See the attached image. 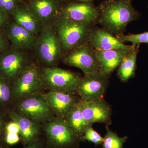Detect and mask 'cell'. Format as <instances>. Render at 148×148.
<instances>
[{
  "mask_svg": "<svg viewBox=\"0 0 148 148\" xmlns=\"http://www.w3.org/2000/svg\"><path fill=\"white\" fill-rule=\"evenodd\" d=\"M83 116L87 124L92 125L95 123H109L110 120L111 110L104 100L79 102Z\"/></svg>",
  "mask_w": 148,
  "mask_h": 148,
  "instance_id": "4fadbf2b",
  "label": "cell"
},
{
  "mask_svg": "<svg viewBox=\"0 0 148 148\" xmlns=\"http://www.w3.org/2000/svg\"><path fill=\"white\" fill-rule=\"evenodd\" d=\"M3 129V121L2 118L0 116V137L2 134Z\"/></svg>",
  "mask_w": 148,
  "mask_h": 148,
  "instance_id": "1f68e13d",
  "label": "cell"
},
{
  "mask_svg": "<svg viewBox=\"0 0 148 148\" xmlns=\"http://www.w3.org/2000/svg\"><path fill=\"white\" fill-rule=\"evenodd\" d=\"M61 12L68 19L77 23L89 24L99 16V9L90 3L64 1Z\"/></svg>",
  "mask_w": 148,
  "mask_h": 148,
  "instance_id": "7c38bea8",
  "label": "cell"
},
{
  "mask_svg": "<svg viewBox=\"0 0 148 148\" xmlns=\"http://www.w3.org/2000/svg\"><path fill=\"white\" fill-rule=\"evenodd\" d=\"M88 39L96 50L131 49L136 46L125 45L108 32L100 29L90 32Z\"/></svg>",
  "mask_w": 148,
  "mask_h": 148,
  "instance_id": "e0dca14e",
  "label": "cell"
},
{
  "mask_svg": "<svg viewBox=\"0 0 148 148\" xmlns=\"http://www.w3.org/2000/svg\"><path fill=\"white\" fill-rule=\"evenodd\" d=\"M12 98V87L10 83L0 75V104L6 105Z\"/></svg>",
  "mask_w": 148,
  "mask_h": 148,
  "instance_id": "603a6c76",
  "label": "cell"
},
{
  "mask_svg": "<svg viewBox=\"0 0 148 148\" xmlns=\"http://www.w3.org/2000/svg\"><path fill=\"white\" fill-rule=\"evenodd\" d=\"M135 47L131 49L95 50L96 58L101 65V73L108 77L120 65L125 56Z\"/></svg>",
  "mask_w": 148,
  "mask_h": 148,
  "instance_id": "2e32d148",
  "label": "cell"
},
{
  "mask_svg": "<svg viewBox=\"0 0 148 148\" xmlns=\"http://www.w3.org/2000/svg\"><path fill=\"white\" fill-rule=\"evenodd\" d=\"M139 52V45L132 49L119 66L118 74L123 81H126L135 75L136 60Z\"/></svg>",
  "mask_w": 148,
  "mask_h": 148,
  "instance_id": "44dd1931",
  "label": "cell"
},
{
  "mask_svg": "<svg viewBox=\"0 0 148 148\" xmlns=\"http://www.w3.org/2000/svg\"><path fill=\"white\" fill-rule=\"evenodd\" d=\"M65 0H26L29 10L43 26L52 24L61 12Z\"/></svg>",
  "mask_w": 148,
  "mask_h": 148,
  "instance_id": "8fae6325",
  "label": "cell"
},
{
  "mask_svg": "<svg viewBox=\"0 0 148 148\" xmlns=\"http://www.w3.org/2000/svg\"><path fill=\"white\" fill-rule=\"evenodd\" d=\"M1 138H0V144H1Z\"/></svg>",
  "mask_w": 148,
  "mask_h": 148,
  "instance_id": "e575fe53",
  "label": "cell"
},
{
  "mask_svg": "<svg viewBox=\"0 0 148 148\" xmlns=\"http://www.w3.org/2000/svg\"><path fill=\"white\" fill-rule=\"evenodd\" d=\"M8 115L19 126L20 137L24 144L28 145L38 140L40 132L39 123L14 111H9Z\"/></svg>",
  "mask_w": 148,
  "mask_h": 148,
  "instance_id": "ac0fdd59",
  "label": "cell"
},
{
  "mask_svg": "<svg viewBox=\"0 0 148 148\" xmlns=\"http://www.w3.org/2000/svg\"><path fill=\"white\" fill-rule=\"evenodd\" d=\"M0 148H7L5 146L2 145L1 144H0Z\"/></svg>",
  "mask_w": 148,
  "mask_h": 148,
  "instance_id": "836d02e7",
  "label": "cell"
},
{
  "mask_svg": "<svg viewBox=\"0 0 148 148\" xmlns=\"http://www.w3.org/2000/svg\"><path fill=\"white\" fill-rule=\"evenodd\" d=\"M34 49L38 59L45 67H54L58 64L63 51L57 33L51 24L43 27Z\"/></svg>",
  "mask_w": 148,
  "mask_h": 148,
  "instance_id": "3957f363",
  "label": "cell"
},
{
  "mask_svg": "<svg viewBox=\"0 0 148 148\" xmlns=\"http://www.w3.org/2000/svg\"><path fill=\"white\" fill-rule=\"evenodd\" d=\"M39 73L43 84L49 90L73 93L75 91L81 79L75 73L55 67H43L39 69Z\"/></svg>",
  "mask_w": 148,
  "mask_h": 148,
  "instance_id": "8992f818",
  "label": "cell"
},
{
  "mask_svg": "<svg viewBox=\"0 0 148 148\" xmlns=\"http://www.w3.org/2000/svg\"><path fill=\"white\" fill-rule=\"evenodd\" d=\"M64 62L81 69L84 74L101 72V65L96 58L95 51L86 42L71 51L64 58Z\"/></svg>",
  "mask_w": 148,
  "mask_h": 148,
  "instance_id": "9c48e42d",
  "label": "cell"
},
{
  "mask_svg": "<svg viewBox=\"0 0 148 148\" xmlns=\"http://www.w3.org/2000/svg\"><path fill=\"white\" fill-rule=\"evenodd\" d=\"M10 42L5 29H0V53L9 47Z\"/></svg>",
  "mask_w": 148,
  "mask_h": 148,
  "instance_id": "4316f807",
  "label": "cell"
},
{
  "mask_svg": "<svg viewBox=\"0 0 148 148\" xmlns=\"http://www.w3.org/2000/svg\"><path fill=\"white\" fill-rule=\"evenodd\" d=\"M93 0H73L74 1L78 2L90 3Z\"/></svg>",
  "mask_w": 148,
  "mask_h": 148,
  "instance_id": "d6a6232c",
  "label": "cell"
},
{
  "mask_svg": "<svg viewBox=\"0 0 148 148\" xmlns=\"http://www.w3.org/2000/svg\"><path fill=\"white\" fill-rule=\"evenodd\" d=\"M20 138L18 134L12 132H5V142L10 145H15L19 142Z\"/></svg>",
  "mask_w": 148,
  "mask_h": 148,
  "instance_id": "83f0119b",
  "label": "cell"
},
{
  "mask_svg": "<svg viewBox=\"0 0 148 148\" xmlns=\"http://www.w3.org/2000/svg\"><path fill=\"white\" fill-rule=\"evenodd\" d=\"M18 101L16 112L21 115L38 123L47 122L52 119L53 113L45 95L36 92Z\"/></svg>",
  "mask_w": 148,
  "mask_h": 148,
  "instance_id": "5b68a950",
  "label": "cell"
},
{
  "mask_svg": "<svg viewBox=\"0 0 148 148\" xmlns=\"http://www.w3.org/2000/svg\"><path fill=\"white\" fill-rule=\"evenodd\" d=\"M45 96L53 114L57 117L64 119L78 101L72 92L51 90Z\"/></svg>",
  "mask_w": 148,
  "mask_h": 148,
  "instance_id": "5bb4252c",
  "label": "cell"
},
{
  "mask_svg": "<svg viewBox=\"0 0 148 148\" xmlns=\"http://www.w3.org/2000/svg\"><path fill=\"white\" fill-rule=\"evenodd\" d=\"M79 102V101L69 111L64 119L70 128L77 135L82 137L86 129L89 125L83 116Z\"/></svg>",
  "mask_w": 148,
  "mask_h": 148,
  "instance_id": "ffe728a7",
  "label": "cell"
},
{
  "mask_svg": "<svg viewBox=\"0 0 148 148\" xmlns=\"http://www.w3.org/2000/svg\"><path fill=\"white\" fill-rule=\"evenodd\" d=\"M10 21V15L0 8V29H5Z\"/></svg>",
  "mask_w": 148,
  "mask_h": 148,
  "instance_id": "f1b7e54d",
  "label": "cell"
},
{
  "mask_svg": "<svg viewBox=\"0 0 148 148\" xmlns=\"http://www.w3.org/2000/svg\"><path fill=\"white\" fill-rule=\"evenodd\" d=\"M5 132L20 134V129L19 126L15 122H11L7 124L5 127Z\"/></svg>",
  "mask_w": 148,
  "mask_h": 148,
  "instance_id": "f546056e",
  "label": "cell"
},
{
  "mask_svg": "<svg viewBox=\"0 0 148 148\" xmlns=\"http://www.w3.org/2000/svg\"><path fill=\"white\" fill-rule=\"evenodd\" d=\"M6 31L10 45L13 47L27 51L34 49L38 36L26 30L11 18Z\"/></svg>",
  "mask_w": 148,
  "mask_h": 148,
  "instance_id": "9a60e30c",
  "label": "cell"
},
{
  "mask_svg": "<svg viewBox=\"0 0 148 148\" xmlns=\"http://www.w3.org/2000/svg\"><path fill=\"white\" fill-rule=\"evenodd\" d=\"M29 51L10 45L0 53V75L13 82L33 63Z\"/></svg>",
  "mask_w": 148,
  "mask_h": 148,
  "instance_id": "277c9868",
  "label": "cell"
},
{
  "mask_svg": "<svg viewBox=\"0 0 148 148\" xmlns=\"http://www.w3.org/2000/svg\"><path fill=\"white\" fill-rule=\"evenodd\" d=\"M119 40L122 42H131L133 45H139L141 43H148V32L121 36Z\"/></svg>",
  "mask_w": 148,
  "mask_h": 148,
  "instance_id": "cb8c5ba5",
  "label": "cell"
},
{
  "mask_svg": "<svg viewBox=\"0 0 148 148\" xmlns=\"http://www.w3.org/2000/svg\"><path fill=\"white\" fill-rule=\"evenodd\" d=\"M99 10L103 24L117 34L122 32L128 23L139 16L130 0H108L101 5Z\"/></svg>",
  "mask_w": 148,
  "mask_h": 148,
  "instance_id": "6da1fadb",
  "label": "cell"
},
{
  "mask_svg": "<svg viewBox=\"0 0 148 148\" xmlns=\"http://www.w3.org/2000/svg\"><path fill=\"white\" fill-rule=\"evenodd\" d=\"M82 138L93 143L95 145H101L104 141V138L92 128V125H89L86 127Z\"/></svg>",
  "mask_w": 148,
  "mask_h": 148,
  "instance_id": "d4e9b609",
  "label": "cell"
},
{
  "mask_svg": "<svg viewBox=\"0 0 148 148\" xmlns=\"http://www.w3.org/2000/svg\"><path fill=\"white\" fill-rule=\"evenodd\" d=\"M127 138V136L119 137L116 133L107 127V133L104 138L102 148H123V144Z\"/></svg>",
  "mask_w": 148,
  "mask_h": 148,
  "instance_id": "7402d4cb",
  "label": "cell"
},
{
  "mask_svg": "<svg viewBox=\"0 0 148 148\" xmlns=\"http://www.w3.org/2000/svg\"><path fill=\"white\" fill-rule=\"evenodd\" d=\"M108 86L107 78L101 73L84 74L76 89L82 101H102Z\"/></svg>",
  "mask_w": 148,
  "mask_h": 148,
  "instance_id": "30bf717a",
  "label": "cell"
},
{
  "mask_svg": "<svg viewBox=\"0 0 148 148\" xmlns=\"http://www.w3.org/2000/svg\"><path fill=\"white\" fill-rule=\"evenodd\" d=\"M10 16L18 25L37 36L39 34L43 27L29 10L25 1Z\"/></svg>",
  "mask_w": 148,
  "mask_h": 148,
  "instance_id": "d6986e66",
  "label": "cell"
},
{
  "mask_svg": "<svg viewBox=\"0 0 148 148\" xmlns=\"http://www.w3.org/2000/svg\"><path fill=\"white\" fill-rule=\"evenodd\" d=\"M42 143L38 139L27 145L25 148H42Z\"/></svg>",
  "mask_w": 148,
  "mask_h": 148,
  "instance_id": "4dcf8cb0",
  "label": "cell"
},
{
  "mask_svg": "<svg viewBox=\"0 0 148 148\" xmlns=\"http://www.w3.org/2000/svg\"><path fill=\"white\" fill-rule=\"evenodd\" d=\"M44 87L40 77L39 69L33 63L12 82V98L18 100L39 92Z\"/></svg>",
  "mask_w": 148,
  "mask_h": 148,
  "instance_id": "ba28073f",
  "label": "cell"
},
{
  "mask_svg": "<svg viewBox=\"0 0 148 148\" xmlns=\"http://www.w3.org/2000/svg\"><path fill=\"white\" fill-rule=\"evenodd\" d=\"M23 1H26V0H23Z\"/></svg>",
  "mask_w": 148,
  "mask_h": 148,
  "instance_id": "d590c367",
  "label": "cell"
},
{
  "mask_svg": "<svg viewBox=\"0 0 148 148\" xmlns=\"http://www.w3.org/2000/svg\"><path fill=\"white\" fill-rule=\"evenodd\" d=\"M24 2L23 0H0V8L10 16Z\"/></svg>",
  "mask_w": 148,
  "mask_h": 148,
  "instance_id": "484cf974",
  "label": "cell"
},
{
  "mask_svg": "<svg viewBox=\"0 0 148 148\" xmlns=\"http://www.w3.org/2000/svg\"><path fill=\"white\" fill-rule=\"evenodd\" d=\"M45 132L49 143L55 148H73L79 140L64 119L57 117L46 123Z\"/></svg>",
  "mask_w": 148,
  "mask_h": 148,
  "instance_id": "52a82bcc",
  "label": "cell"
},
{
  "mask_svg": "<svg viewBox=\"0 0 148 148\" xmlns=\"http://www.w3.org/2000/svg\"><path fill=\"white\" fill-rule=\"evenodd\" d=\"M57 33L62 51H70L88 38L89 24L74 22L60 12L52 24Z\"/></svg>",
  "mask_w": 148,
  "mask_h": 148,
  "instance_id": "7a4b0ae2",
  "label": "cell"
}]
</instances>
